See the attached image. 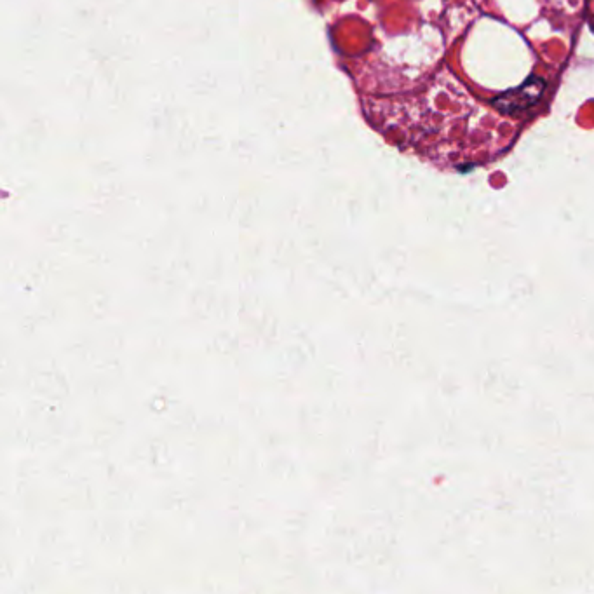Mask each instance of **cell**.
Returning a JSON list of instances; mask_svg holds the SVG:
<instances>
[{"instance_id":"cell-1","label":"cell","mask_w":594,"mask_h":594,"mask_svg":"<svg viewBox=\"0 0 594 594\" xmlns=\"http://www.w3.org/2000/svg\"><path fill=\"white\" fill-rule=\"evenodd\" d=\"M544 89H546V82L537 79V77H532L521 88L507 91L504 95L499 96L493 102V105L504 114H516L521 110L534 107L535 103L539 102Z\"/></svg>"}]
</instances>
